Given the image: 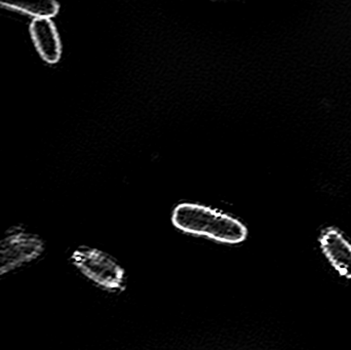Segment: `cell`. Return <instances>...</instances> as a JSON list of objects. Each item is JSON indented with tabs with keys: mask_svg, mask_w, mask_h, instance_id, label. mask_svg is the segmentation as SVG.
<instances>
[{
	"mask_svg": "<svg viewBox=\"0 0 351 350\" xmlns=\"http://www.w3.org/2000/svg\"><path fill=\"white\" fill-rule=\"evenodd\" d=\"M172 222L181 232L222 244H241L247 238V228L237 218L198 203L178 205Z\"/></svg>",
	"mask_w": 351,
	"mask_h": 350,
	"instance_id": "6da1fadb",
	"label": "cell"
},
{
	"mask_svg": "<svg viewBox=\"0 0 351 350\" xmlns=\"http://www.w3.org/2000/svg\"><path fill=\"white\" fill-rule=\"evenodd\" d=\"M71 260L82 275L104 289L117 291L125 286L123 267L101 251L82 247L74 251Z\"/></svg>",
	"mask_w": 351,
	"mask_h": 350,
	"instance_id": "7a4b0ae2",
	"label": "cell"
},
{
	"mask_svg": "<svg viewBox=\"0 0 351 350\" xmlns=\"http://www.w3.org/2000/svg\"><path fill=\"white\" fill-rule=\"evenodd\" d=\"M45 252V242L36 234L14 230L0 240V277L33 262Z\"/></svg>",
	"mask_w": 351,
	"mask_h": 350,
	"instance_id": "3957f363",
	"label": "cell"
},
{
	"mask_svg": "<svg viewBox=\"0 0 351 350\" xmlns=\"http://www.w3.org/2000/svg\"><path fill=\"white\" fill-rule=\"evenodd\" d=\"M29 31L41 59L51 65L57 64L61 59L62 43L51 18H34L31 22Z\"/></svg>",
	"mask_w": 351,
	"mask_h": 350,
	"instance_id": "277c9868",
	"label": "cell"
},
{
	"mask_svg": "<svg viewBox=\"0 0 351 350\" xmlns=\"http://www.w3.org/2000/svg\"><path fill=\"white\" fill-rule=\"evenodd\" d=\"M322 249L334 268L351 279V245L338 230L329 229L323 234Z\"/></svg>",
	"mask_w": 351,
	"mask_h": 350,
	"instance_id": "5b68a950",
	"label": "cell"
},
{
	"mask_svg": "<svg viewBox=\"0 0 351 350\" xmlns=\"http://www.w3.org/2000/svg\"><path fill=\"white\" fill-rule=\"evenodd\" d=\"M0 8L26 14L34 18H53L60 12V4L53 0L26 2L0 0Z\"/></svg>",
	"mask_w": 351,
	"mask_h": 350,
	"instance_id": "8992f818",
	"label": "cell"
}]
</instances>
